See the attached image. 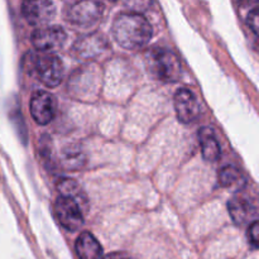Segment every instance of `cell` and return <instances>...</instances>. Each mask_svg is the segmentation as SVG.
<instances>
[{
    "label": "cell",
    "instance_id": "cell-12",
    "mask_svg": "<svg viewBox=\"0 0 259 259\" xmlns=\"http://www.w3.org/2000/svg\"><path fill=\"white\" fill-rule=\"evenodd\" d=\"M57 190L60 191L61 196L75 201L82 211H86L89 209V197L86 196L82 187L75 180L67 179V177L60 179L57 181Z\"/></svg>",
    "mask_w": 259,
    "mask_h": 259
},
{
    "label": "cell",
    "instance_id": "cell-6",
    "mask_svg": "<svg viewBox=\"0 0 259 259\" xmlns=\"http://www.w3.org/2000/svg\"><path fill=\"white\" fill-rule=\"evenodd\" d=\"M55 214L58 223L68 232H77L83 224L82 210L75 201L60 196L55 201Z\"/></svg>",
    "mask_w": 259,
    "mask_h": 259
},
{
    "label": "cell",
    "instance_id": "cell-14",
    "mask_svg": "<svg viewBox=\"0 0 259 259\" xmlns=\"http://www.w3.org/2000/svg\"><path fill=\"white\" fill-rule=\"evenodd\" d=\"M75 249L78 259H100L103 253L100 243L90 232H83L78 235Z\"/></svg>",
    "mask_w": 259,
    "mask_h": 259
},
{
    "label": "cell",
    "instance_id": "cell-15",
    "mask_svg": "<svg viewBox=\"0 0 259 259\" xmlns=\"http://www.w3.org/2000/svg\"><path fill=\"white\" fill-rule=\"evenodd\" d=\"M60 161L63 168L70 169V171L80 169L86 163V154L81 149L80 146H77V144H70V146L65 147L62 149Z\"/></svg>",
    "mask_w": 259,
    "mask_h": 259
},
{
    "label": "cell",
    "instance_id": "cell-16",
    "mask_svg": "<svg viewBox=\"0 0 259 259\" xmlns=\"http://www.w3.org/2000/svg\"><path fill=\"white\" fill-rule=\"evenodd\" d=\"M240 179V172L234 166L223 167L218 175V182L222 187H229L237 184Z\"/></svg>",
    "mask_w": 259,
    "mask_h": 259
},
{
    "label": "cell",
    "instance_id": "cell-19",
    "mask_svg": "<svg viewBox=\"0 0 259 259\" xmlns=\"http://www.w3.org/2000/svg\"><path fill=\"white\" fill-rule=\"evenodd\" d=\"M103 259H132V258L124 252H114V253H110V254L105 255Z\"/></svg>",
    "mask_w": 259,
    "mask_h": 259
},
{
    "label": "cell",
    "instance_id": "cell-2",
    "mask_svg": "<svg viewBox=\"0 0 259 259\" xmlns=\"http://www.w3.org/2000/svg\"><path fill=\"white\" fill-rule=\"evenodd\" d=\"M146 67L156 80L162 82H176L181 76L179 57L167 48L154 47L146 53Z\"/></svg>",
    "mask_w": 259,
    "mask_h": 259
},
{
    "label": "cell",
    "instance_id": "cell-18",
    "mask_svg": "<svg viewBox=\"0 0 259 259\" xmlns=\"http://www.w3.org/2000/svg\"><path fill=\"white\" fill-rule=\"evenodd\" d=\"M247 24H248V27L252 29V32L257 35L258 30H259V9L258 8H254L253 10H250L249 14L247 15Z\"/></svg>",
    "mask_w": 259,
    "mask_h": 259
},
{
    "label": "cell",
    "instance_id": "cell-11",
    "mask_svg": "<svg viewBox=\"0 0 259 259\" xmlns=\"http://www.w3.org/2000/svg\"><path fill=\"white\" fill-rule=\"evenodd\" d=\"M106 46L108 45L103 35L99 33H91V34H86L78 38L73 45L72 51L78 58L90 60V58H95L96 56L103 53Z\"/></svg>",
    "mask_w": 259,
    "mask_h": 259
},
{
    "label": "cell",
    "instance_id": "cell-5",
    "mask_svg": "<svg viewBox=\"0 0 259 259\" xmlns=\"http://www.w3.org/2000/svg\"><path fill=\"white\" fill-rule=\"evenodd\" d=\"M32 45L40 53H52L65 45L67 39L65 29L60 25H45L32 33Z\"/></svg>",
    "mask_w": 259,
    "mask_h": 259
},
{
    "label": "cell",
    "instance_id": "cell-3",
    "mask_svg": "<svg viewBox=\"0 0 259 259\" xmlns=\"http://www.w3.org/2000/svg\"><path fill=\"white\" fill-rule=\"evenodd\" d=\"M35 76L47 88H57L63 80L65 67L63 62L55 53H39L33 61Z\"/></svg>",
    "mask_w": 259,
    "mask_h": 259
},
{
    "label": "cell",
    "instance_id": "cell-17",
    "mask_svg": "<svg viewBox=\"0 0 259 259\" xmlns=\"http://www.w3.org/2000/svg\"><path fill=\"white\" fill-rule=\"evenodd\" d=\"M247 239H248V243H249L250 247H252L253 249H257L258 242H259V223H258V220L253 222L252 224L249 225V228H248Z\"/></svg>",
    "mask_w": 259,
    "mask_h": 259
},
{
    "label": "cell",
    "instance_id": "cell-1",
    "mask_svg": "<svg viewBox=\"0 0 259 259\" xmlns=\"http://www.w3.org/2000/svg\"><path fill=\"white\" fill-rule=\"evenodd\" d=\"M113 37L125 50H139L149 43L153 28L144 15L136 12L120 13L111 27Z\"/></svg>",
    "mask_w": 259,
    "mask_h": 259
},
{
    "label": "cell",
    "instance_id": "cell-10",
    "mask_svg": "<svg viewBox=\"0 0 259 259\" xmlns=\"http://www.w3.org/2000/svg\"><path fill=\"white\" fill-rule=\"evenodd\" d=\"M228 210L232 219L238 225L252 224L257 220V206L252 200L243 195H235L230 199L228 202Z\"/></svg>",
    "mask_w": 259,
    "mask_h": 259
},
{
    "label": "cell",
    "instance_id": "cell-4",
    "mask_svg": "<svg viewBox=\"0 0 259 259\" xmlns=\"http://www.w3.org/2000/svg\"><path fill=\"white\" fill-rule=\"evenodd\" d=\"M104 5L99 2H72L66 4L63 17L78 27H90L100 19Z\"/></svg>",
    "mask_w": 259,
    "mask_h": 259
},
{
    "label": "cell",
    "instance_id": "cell-13",
    "mask_svg": "<svg viewBox=\"0 0 259 259\" xmlns=\"http://www.w3.org/2000/svg\"><path fill=\"white\" fill-rule=\"evenodd\" d=\"M199 141L200 147H201L202 157L206 162H217L222 154V148H220L219 141L215 137V133L209 126H204L199 131Z\"/></svg>",
    "mask_w": 259,
    "mask_h": 259
},
{
    "label": "cell",
    "instance_id": "cell-9",
    "mask_svg": "<svg viewBox=\"0 0 259 259\" xmlns=\"http://www.w3.org/2000/svg\"><path fill=\"white\" fill-rule=\"evenodd\" d=\"M175 110L177 119L184 124H190L197 119L200 114V106L195 94L189 89H179L174 98Z\"/></svg>",
    "mask_w": 259,
    "mask_h": 259
},
{
    "label": "cell",
    "instance_id": "cell-8",
    "mask_svg": "<svg viewBox=\"0 0 259 259\" xmlns=\"http://www.w3.org/2000/svg\"><path fill=\"white\" fill-rule=\"evenodd\" d=\"M56 14L55 3L50 0H27L22 4V15L28 24L45 27Z\"/></svg>",
    "mask_w": 259,
    "mask_h": 259
},
{
    "label": "cell",
    "instance_id": "cell-7",
    "mask_svg": "<svg viewBox=\"0 0 259 259\" xmlns=\"http://www.w3.org/2000/svg\"><path fill=\"white\" fill-rule=\"evenodd\" d=\"M57 103L52 94L47 91H35L30 99V115L39 125H47L55 119Z\"/></svg>",
    "mask_w": 259,
    "mask_h": 259
}]
</instances>
